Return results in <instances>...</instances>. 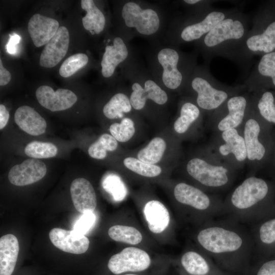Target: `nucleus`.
<instances>
[{"mask_svg":"<svg viewBox=\"0 0 275 275\" xmlns=\"http://www.w3.org/2000/svg\"><path fill=\"white\" fill-rule=\"evenodd\" d=\"M198 243L223 271L245 274L250 268L254 243L251 233L230 218L205 223L196 236Z\"/></svg>","mask_w":275,"mask_h":275,"instance_id":"f257e3e1","label":"nucleus"},{"mask_svg":"<svg viewBox=\"0 0 275 275\" xmlns=\"http://www.w3.org/2000/svg\"><path fill=\"white\" fill-rule=\"evenodd\" d=\"M250 18L237 8L218 23L199 40V45L207 61L215 57L231 60L245 69L248 65L243 56L245 39L250 30Z\"/></svg>","mask_w":275,"mask_h":275,"instance_id":"f03ea898","label":"nucleus"},{"mask_svg":"<svg viewBox=\"0 0 275 275\" xmlns=\"http://www.w3.org/2000/svg\"><path fill=\"white\" fill-rule=\"evenodd\" d=\"M272 191L268 182L251 174L223 200V214L239 223H253L261 219L271 200Z\"/></svg>","mask_w":275,"mask_h":275,"instance_id":"7ed1b4c3","label":"nucleus"},{"mask_svg":"<svg viewBox=\"0 0 275 275\" xmlns=\"http://www.w3.org/2000/svg\"><path fill=\"white\" fill-rule=\"evenodd\" d=\"M185 169L189 177L199 185L198 188L213 194L230 187L238 173L219 159L208 146L201 155L187 161Z\"/></svg>","mask_w":275,"mask_h":275,"instance_id":"20e7f679","label":"nucleus"},{"mask_svg":"<svg viewBox=\"0 0 275 275\" xmlns=\"http://www.w3.org/2000/svg\"><path fill=\"white\" fill-rule=\"evenodd\" d=\"M271 126L253 108L251 102L244 120L238 129L242 136L246 150V166L250 172L263 168L271 153L273 144Z\"/></svg>","mask_w":275,"mask_h":275,"instance_id":"39448f33","label":"nucleus"},{"mask_svg":"<svg viewBox=\"0 0 275 275\" xmlns=\"http://www.w3.org/2000/svg\"><path fill=\"white\" fill-rule=\"evenodd\" d=\"M275 51V1L265 2L257 9L245 39L243 56L248 66L255 54Z\"/></svg>","mask_w":275,"mask_h":275,"instance_id":"423d86ee","label":"nucleus"},{"mask_svg":"<svg viewBox=\"0 0 275 275\" xmlns=\"http://www.w3.org/2000/svg\"><path fill=\"white\" fill-rule=\"evenodd\" d=\"M194 71L188 80L196 94V105L209 116L228 98L245 89L243 85L230 87L219 82L206 68H198Z\"/></svg>","mask_w":275,"mask_h":275,"instance_id":"0eeeda50","label":"nucleus"},{"mask_svg":"<svg viewBox=\"0 0 275 275\" xmlns=\"http://www.w3.org/2000/svg\"><path fill=\"white\" fill-rule=\"evenodd\" d=\"M174 196L178 203L194 210L202 221L206 222L223 214V200L218 196L185 183H177Z\"/></svg>","mask_w":275,"mask_h":275,"instance_id":"6e6552de","label":"nucleus"},{"mask_svg":"<svg viewBox=\"0 0 275 275\" xmlns=\"http://www.w3.org/2000/svg\"><path fill=\"white\" fill-rule=\"evenodd\" d=\"M208 146L219 159L237 172L246 165L244 139L237 129L212 133Z\"/></svg>","mask_w":275,"mask_h":275,"instance_id":"1a4fd4ad","label":"nucleus"},{"mask_svg":"<svg viewBox=\"0 0 275 275\" xmlns=\"http://www.w3.org/2000/svg\"><path fill=\"white\" fill-rule=\"evenodd\" d=\"M251 95L238 94L228 98L210 116L208 126L212 133L230 129H238L250 108Z\"/></svg>","mask_w":275,"mask_h":275,"instance_id":"9d476101","label":"nucleus"},{"mask_svg":"<svg viewBox=\"0 0 275 275\" xmlns=\"http://www.w3.org/2000/svg\"><path fill=\"white\" fill-rule=\"evenodd\" d=\"M232 10L211 8L198 13L192 21L189 20L181 28L179 34L180 39L187 42L200 40L225 19Z\"/></svg>","mask_w":275,"mask_h":275,"instance_id":"9b49d317","label":"nucleus"},{"mask_svg":"<svg viewBox=\"0 0 275 275\" xmlns=\"http://www.w3.org/2000/svg\"><path fill=\"white\" fill-rule=\"evenodd\" d=\"M122 16L127 26L135 28L142 35L155 34L160 26L159 17L155 10L143 9L134 2H129L124 5Z\"/></svg>","mask_w":275,"mask_h":275,"instance_id":"f8f14e48","label":"nucleus"},{"mask_svg":"<svg viewBox=\"0 0 275 275\" xmlns=\"http://www.w3.org/2000/svg\"><path fill=\"white\" fill-rule=\"evenodd\" d=\"M249 93L275 90V51L263 54L243 85Z\"/></svg>","mask_w":275,"mask_h":275,"instance_id":"ddd939ff","label":"nucleus"},{"mask_svg":"<svg viewBox=\"0 0 275 275\" xmlns=\"http://www.w3.org/2000/svg\"><path fill=\"white\" fill-rule=\"evenodd\" d=\"M150 257L145 251L128 247L112 256L107 266L112 272L118 274L127 271L144 270L150 266Z\"/></svg>","mask_w":275,"mask_h":275,"instance_id":"4468645a","label":"nucleus"},{"mask_svg":"<svg viewBox=\"0 0 275 275\" xmlns=\"http://www.w3.org/2000/svg\"><path fill=\"white\" fill-rule=\"evenodd\" d=\"M46 172V166L42 161L31 158L13 166L9 171L8 179L14 185L24 186L39 181Z\"/></svg>","mask_w":275,"mask_h":275,"instance_id":"2eb2a0df","label":"nucleus"},{"mask_svg":"<svg viewBox=\"0 0 275 275\" xmlns=\"http://www.w3.org/2000/svg\"><path fill=\"white\" fill-rule=\"evenodd\" d=\"M157 59L163 69L162 80L168 88H179L184 81L183 71L179 69L180 60L178 51L171 48H164L158 53Z\"/></svg>","mask_w":275,"mask_h":275,"instance_id":"dca6fc26","label":"nucleus"},{"mask_svg":"<svg viewBox=\"0 0 275 275\" xmlns=\"http://www.w3.org/2000/svg\"><path fill=\"white\" fill-rule=\"evenodd\" d=\"M69 34L64 26L59 27L54 36L45 45L39 59V64L45 68L56 66L66 54L69 44Z\"/></svg>","mask_w":275,"mask_h":275,"instance_id":"f3484780","label":"nucleus"},{"mask_svg":"<svg viewBox=\"0 0 275 275\" xmlns=\"http://www.w3.org/2000/svg\"><path fill=\"white\" fill-rule=\"evenodd\" d=\"M39 103L51 112L61 111L70 108L77 101L76 95L71 91L58 89L54 91L48 86H41L36 91Z\"/></svg>","mask_w":275,"mask_h":275,"instance_id":"a211bd4d","label":"nucleus"},{"mask_svg":"<svg viewBox=\"0 0 275 275\" xmlns=\"http://www.w3.org/2000/svg\"><path fill=\"white\" fill-rule=\"evenodd\" d=\"M180 263L188 275H229L222 270L205 253L187 251L182 255Z\"/></svg>","mask_w":275,"mask_h":275,"instance_id":"6ab92c4d","label":"nucleus"},{"mask_svg":"<svg viewBox=\"0 0 275 275\" xmlns=\"http://www.w3.org/2000/svg\"><path fill=\"white\" fill-rule=\"evenodd\" d=\"M51 242L57 248L63 252L81 254L85 253L89 246V240L85 235L71 231L55 228L49 233Z\"/></svg>","mask_w":275,"mask_h":275,"instance_id":"aec40b11","label":"nucleus"},{"mask_svg":"<svg viewBox=\"0 0 275 275\" xmlns=\"http://www.w3.org/2000/svg\"><path fill=\"white\" fill-rule=\"evenodd\" d=\"M132 90L129 100L131 106L136 110L142 109L147 99H151L160 105L166 103L168 99L166 92L151 79L145 82L144 88L138 82L134 83Z\"/></svg>","mask_w":275,"mask_h":275,"instance_id":"412c9836","label":"nucleus"},{"mask_svg":"<svg viewBox=\"0 0 275 275\" xmlns=\"http://www.w3.org/2000/svg\"><path fill=\"white\" fill-rule=\"evenodd\" d=\"M59 28V23L57 20L40 14L33 15L28 24V32L36 47L46 45Z\"/></svg>","mask_w":275,"mask_h":275,"instance_id":"4be33fe9","label":"nucleus"},{"mask_svg":"<svg viewBox=\"0 0 275 275\" xmlns=\"http://www.w3.org/2000/svg\"><path fill=\"white\" fill-rule=\"evenodd\" d=\"M72 202L75 209L84 213L93 212L97 205L94 189L91 183L84 178L74 179L70 186Z\"/></svg>","mask_w":275,"mask_h":275,"instance_id":"5701e85b","label":"nucleus"},{"mask_svg":"<svg viewBox=\"0 0 275 275\" xmlns=\"http://www.w3.org/2000/svg\"><path fill=\"white\" fill-rule=\"evenodd\" d=\"M14 121L21 129L34 136L44 133L47 127L45 119L33 108L28 105L20 106L16 109Z\"/></svg>","mask_w":275,"mask_h":275,"instance_id":"b1692460","label":"nucleus"},{"mask_svg":"<svg viewBox=\"0 0 275 275\" xmlns=\"http://www.w3.org/2000/svg\"><path fill=\"white\" fill-rule=\"evenodd\" d=\"M128 50L122 39L116 37L113 44L107 45L101 62V73L106 78L112 76L116 67L128 57Z\"/></svg>","mask_w":275,"mask_h":275,"instance_id":"393cba45","label":"nucleus"},{"mask_svg":"<svg viewBox=\"0 0 275 275\" xmlns=\"http://www.w3.org/2000/svg\"><path fill=\"white\" fill-rule=\"evenodd\" d=\"M18 241L15 236L9 234L0 238V275H11L19 253Z\"/></svg>","mask_w":275,"mask_h":275,"instance_id":"a878e982","label":"nucleus"},{"mask_svg":"<svg viewBox=\"0 0 275 275\" xmlns=\"http://www.w3.org/2000/svg\"><path fill=\"white\" fill-rule=\"evenodd\" d=\"M251 104L268 125H275V90H262L251 94Z\"/></svg>","mask_w":275,"mask_h":275,"instance_id":"bb28decb","label":"nucleus"},{"mask_svg":"<svg viewBox=\"0 0 275 275\" xmlns=\"http://www.w3.org/2000/svg\"><path fill=\"white\" fill-rule=\"evenodd\" d=\"M144 213L149 229L154 233L162 232L169 224V212L166 206L158 201L147 202L144 207Z\"/></svg>","mask_w":275,"mask_h":275,"instance_id":"cd10ccee","label":"nucleus"},{"mask_svg":"<svg viewBox=\"0 0 275 275\" xmlns=\"http://www.w3.org/2000/svg\"><path fill=\"white\" fill-rule=\"evenodd\" d=\"M254 246L261 251L275 246V218L255 225L251 233Z\"/></svg>","mask_w":275,"mask_h":275,"instance_id":"c85d7f7f","label":"nucleus"},{"mask_svg":"<svg viewBox=\"0 0 275 275\" xmlns=\"http://www.w3.org/2000/svg\"><path fill=\"white\" fill-rule=\"evenodd\" d=\"M80 5L81 8L87 12L82 18L84 28L93 34H100L105 24L104 14L92 0H81Z\"/></svg>","mask_w":275,"mask_h":275,"instance_id":"c756f323","label":"nucleus"},{"mask_svg":"<svg viewBox=\"0 0 275 275\" xmlns=\"http://www.w3.org/2000/svg\"><path fill=\"white\" fill-rule=\"evenodd\" d=\"M201 118V109L196 104L191 101H186L180 107L179 116L174 122V129L178 134H184L192 125L200 121Z\"/></svg>","mask_w":275,"mask_h":275,"instance_id":"7c9ffc66","label":"nucleus"},{"mask_svg":"<svg viewBox=\"0 0 275 275\" xmlns=\"http://www.w3.org/2000/svg\"><path fill=\"white\" fill-rule=\"evenodd\" d=\"M129 99L124 94L118 93L114 95L104 106L103 112L110 119L122 118L123 113H128L131 109Z\"/></svg>","mask_w":275,"mask_h":275,"instance_id":"2f4dec72","label":"nucleus"},{"mask_svg":"<svg viewBox=\"0 0 275 275\" xmlns=\"http://www.w3.org/2000/svg\"><path fill=\"white\" fill-rule=\"evenodd\" d=\"M166 148L164 141L160 138H155L138 152V158L144 162L154 164L161 160Z\"/></svg>","mask_w":275,"mask_h":275,"instance_id":"473e14b6","label":"nucleus"},{"mask_svg":"<svg viewBox=\"0 0 275 275\" xmlns=\"http://www.w3.org/2000/svg\"><path fill=\"white\" fill-rule=\"evenodd\" d=\"M109 236L114 240L130 244H136L142 240L141 233L135 228L115 225L111 227L108 231Z\"/></svg>","mask_w":275,"mask_h":275,"instance_id":"72a5a7b5","label":"nucleus"},{"mask_svg":"<svg viewBox=\"0 0 275 275\" xmlns=\"http://www.w3.org/2000/svg\"><path fill=\"white\" fill-rule=\"evenodd\" d=\"M118 147V142L112 135L104 133L90 145L88 149L89 155L95 159H104L107 154L106 151L115 150Z\"/></svg>","mask_w":275,"mask_h":275,"instance_id":"f704fd0d","label":"nucleus"},{"mask_svg":"<svg viewBox=\"0 0 275 275\" xmlns=\"http://www.w3.org/2000/svg\"><path fill=\"white\" fill-rule=\"evenodd\" d=\"M26 155L33 158H48L55 156L58 152L56 146L49 142L33 141L24 149Z\"/></svg>","mask_w":275,"mask_h":275,"instance_id":"c9c22d12","label":"nucleus"},{"mask_svg":"<svg viewBox=\"0 0 275 275\" xmlns=\"http://www.w3.org/2000/svg\"><path fill=\"white\" fill-rule=\"evenodd\" d=\"M102 186L116 201H122L127 193V188L122 179L116 174H109L103 179Z\"/></svg>","mask_w":275,"mask_h":275,"instance_id":"e433bc0d","label":"nucleus"},{"mask_svg":"<svg viewBox=\"0 0 275 275\" xmlns=\"http://www.w3.org/2000/svg\"><path fill=\"white\" fill-rule=\"evenodd\" d=\"M123 163L129 170L147 177L157 176L161 172V169L159 166L147 163L131 157L125 158Z\"/></svg>","mask_w":275,"mask_h":275,"instance_id":"4c0bfd02","label":"nucleus"},{"mask_svg":"<svg viewBox=\"0 0 275 275\" xmlns=\"http://www.w3.org/2000/svg\"><path fill=\"white\" fill-rule=\"evenodd\" d=\"M88 56L84 53H76L69 57L61 65L59 73L63 77H68L85 66L88 63Z\"/></svg>","mask_w":275,"mask_h":275,"instance_id":"58836bf2","label":"nucleus"},{"mask_svg":"<svg viewBox=\"0 0 275 275\" xmlns=\"http://www.w3.org/2000/svg\"><path fill=\"white\" fill-rule=\"evenodd\" d=\"M109 131L117 141L126 142L129 141L135 133L134 123L130 118H125L120 123L112 124L109 127Z\"/></svg>","mask_w":275,"mask_h":275,"instance_id":"ea45409f","label":"nucleus"},{"mask_svg":"<svg viewBox=\"0 0 275 275\" xmlns=\"http://www.w3.org/2000/svg\"><path fill=\"white\" fill-rule=\"evenodd\" d=\"M96 218V215L93 212L82 213L75 223L73 230L78 234L85 235L92 228Z\"/></svg>","mask_w":275,"mask_h":275,"instance_id":"a19ab883","label":"nucleus"},{"mask_svg":"<svg viewBox=\"0 0 275 275\" xmlns=\"http://www.w3.org/2000/svg\"><path fill=\"white\" fill-rule=\"evenodd\" d=\"M245 275H275V258L260 262L250 267Z\"/></svg>","mask_w":275,"mask_h":275,"instance_id":"79ce46f5","label":"nucleus"},{"mask_svg":"<svg viewBox=\"0 0 275 275\" xmlns=\"http://www.w3.org/2000/svg\"><path fill=\"white\" fill-rule=\"evenodd\" d=\"M20 40V37L16 34L10 36V39L6 45V48L10 54H14L16 52L17 44Z\"/></svg>","mask_w":275,"mask_h":275,"instance_id":"37998d69","label":"nucleus"},{"mask_svg":"<svg viewBox=\"0 0 275 275\" xmlns=\"http://www.w3.org/2000/svg\"><path fill=\"white\" fill-rule=\"evenodd\" d=\"M11 78V74L3 65L2 60H0V85L5 86L8 84Z\"/></svg>","mask_w":275,"mask_h":275,"instance_id":"c03bdc74","label":"nucleus"},{"mask_svg":"<svg viewBox=\"0 0 275 275\" xmlns=\"http://www.w3.org/2000/svg\"><path fill=\"white\" fill-rule=\"evenodd\" d=\"M9 119V112L3 104L0 105V129H3L7 125Z\"/></svg>","mask_w":275,"mask_h":275,"instance_id":"a18cd8bd","label":"nucleus"},{"mask_svg":"<svg viewBox=\"0 0 275 275\" xmlns=\"http://www.w3.org/2000/svg\"><path fill=\"white\" fill-rule=\"evenodd\" d=\"M265 166L271 167L275 170V133L273 134L272 147L270 155L264 167Z\"/></svg>","mask_w":275,"mask_h":275,"instance_id":"49530a36","label":"nucleus"},{"mask_svg":"<svg viewBox=\"0 0 275 275\" xmlns=\"http://www.w3.org/2000/svg\"><path fill=\"white\" fill-rule=\"evenodd\" d=\"M125 275H136V274H125Z\"/></svg>","mask_w":275,"mask_h":275,"instance_id":"de8ad7c7","label":"nucleus"}]
</instances>
